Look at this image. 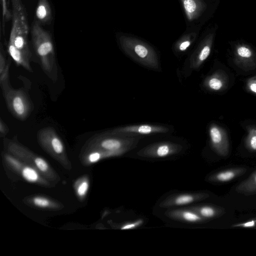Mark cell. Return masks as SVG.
Listing matches in <instances>:
<instances>
[{"mask_svg": "<svg viewBox=\"0 0 256 256\" xmlns=\"http://www.w3.org/2000/svg\"><path fill=\"white\" fill-rule=\"evenodd\" d=\"M12 28L8 44V52L14 62L24 69L31 68V52L28 36V22L22 0H12Z\"/></svg>", "mask_w": 256, "mask_h": 256, "instance_id": "cell-1", "label": "cell"}, {"mask_svg": "<svg viewBox=\"0 0 256 256\" xmlns=\"http://www.w3.org/2000/svg\"><path fill=\"white\" fill-rule=\"evenodd\" d=\"M31 34L33 47L42 70L49 78L56 82L58 77V66L50 34L34 22L32 27Z\"/></svg>", "mask_w": 256, "mask_h": 256, "instance_id": "cell-2", "label": "cell"}, {"mask_svg": "<svg viewBox=\"0 0 256 256\" xmlns=\"http://www.w3.org/2000/svg\"><path fill=\"white\" fill-rule=\"evenodd\" d=\"M122 50L140 64L154 70L159 68L157 54L150 45L133 36L122 34L118 38Z\"/></svg>", "mask_w": 256, "mask_h": 256, "instance_id": "cell-3", "label": "cell"}, {"mask_svg": "<svg viewBox=\"0 0 256 256\" xmlns=\"http://www.w3.org/2000/svg\"><path fill=\"white\" fill-rule=\"evenodd\" d=\"M7 106L12 115L18 120H26L32 111L34 106L28 94L21 89L12 87L2 92Z\"/></svg>", "mask_w": 256, "mask_h": 256, "instance_id": "cell-4", "label": "cell"}, {"mask_svg": "<svg viewBox=\"0 0 256 256\" xmlns=\"http://www.w3.org/2000/svg\"><path fill=\"white\" fill-rule=\"evenodd\" d=\"M209 134L212 146L220 156H226L230 150L228 138L226 130L216 124H212L209 128Z\"/></svg>", "mask_w": 256, "mask_h": 256, "instance_id": "cell-5", "label": "cell"}, {"mask_svg": "<svg viewBox=\"0 0 256 256\" xmlns=\"http://www.w3.org/2000/svg\"><path fill=\"white\" fill-rule=\"evenodd\" d=\"M234 59L242 68L253 69L256 66V54L252 48L246 44L235 46Z\"/></svg>", "mask_w": 256, "mask_h": 256, "instance_id": "cell-6", "label": "cell"}, {"mask_svg": "<svg viewBox=\"0 0 256 256\" xmlns=\"http://www.w3.org/2000/svg\"><path fill=\"white\" fill-rule=\"evenodd\" d=\"M96 144L99 148L106 151L122 152L130 146L134 140L130 138L102 136L98 138Z\"/></svg>", "mask_w": 256, "mask_h": 256, "instance_id": "cell-7", "label": "cell"}, {"mask_svg": "<svg viewBox=\"0 0 256 256\" xmlns=\"http://www.w3.org/2000/svg\"><path fill=\"white\" fill-rule=\"evenodd\" d=\"M169 130L168 128L162 126L150 124L128 126L120 127L113 130L112 134H150L165 133Z\"/></svg>", "mask_w": 256, "mask_h": 256, "instance_id": "cell-8", "label": "cell"}, {"mask_svg": "<svg viewBox=\"0 0 256 256\" xmlns=\"http://www.w3.org/2000/svg\"><path fill=\"white\" fill-rule=\"evenodd\" d=\"M214 32L208 34L201 41L192 56L191 64L194 68H198L207 59L211 52Z\"/></svg>", "mask_w": 256, "mask_h": 256, "instance_id": "cell-9", "label": "cell"}, {"mask_svg": "<svg viewBox=\"0 0 256 256\" xmlns=\"http://www.w3.org/2000/svg\"><path fill=\"white\" fill-rule=\"evenodd\" d=\"M188 20L192 22L198 18L206 9L203 0H180Z\"/></svg>", "mask_w": 256, "mask_h": 256, "instance_id": "cell-10", "label": "cell"}, {"mask_svg": "<svg viewBox=\"0 0 256 256\" xmlns=\"http://www.w3.org/2000/svg\"><path fill=\"white\" fill-rule=\"evenodd\" d=\"M247 169L244 167H236L220 171L210 176L209 180L216 182H226L244 174Z\"/></svg>", "mask_w": 256, "mask_h": 256, "instance_id": "cell-11", "label": "cell"}, {"mask_svg": "<svg viewBox=\"0 0 256 256\" xmlns=\"http://www.w3.org/2000/svg\"><path fill=\"white\" fill-rule=\"evenodd\" d=\"M35 22L40 24H48L52 20V10L48 0H38Z\"/></svg>", "mask_w": 256, "mask_h": 256, "instance_id": "cell-12", "label": "cell"}, {"mask_svg": "<svg viewBox=\"0 0 256 256\" xmlns=\"http://www.w3.org/2000/svg\"><path fill=\"white\" fill-rule=\"evenodd\" d=\"M178 146L169 142H162L153 144L146 148L144 152L149 155L158 157L167 156L176 152Z\"/></svg>", "mask_w": 256, "mask_h": 256, "instance_id": "cell-13", "label": "cell"}, {"mask_svg": "<svg viewBox=\"0 0 256 256\" xmlns=\"http://www.w3.org/2000/svg\"><path fill=\"white\" fill-rule=\"evenodd\" d=\"M228 83V78L224 72L218 71L206 78L205 86L210 90L219 91L225 88Z\"/></svg>", "mask_w": 256, "mask_h": 256, "instance_id": "cell-14", "label": "cell"}, {"mask_svg": "<svg viewBox=\"0 0 256 256\" xmlns=\"http://www.w3.org/2000/svg\"><path fill=\"white\" fill-rule=\"evenodd\" d=\"M192 210L196 212L205 219L216 218L222 216L226 213L223 208L210 205L194 207Z\"/></svg>", "mask_w": 256, "mask_h": 256, "instance_id": "cell-15", "label": "cell"}, {"mask_svg": "<svg viewBox=\"0 0 256 256\" xmlns=\"http://www.w3.org/2000/svg\"><path fill=\"white\" fill-rule=\"evenodd\" d=\"M237 192L246 195L256 194V170L236 188Z\"/></svg>", "mask_w": 256, "mask_h": 256, "instance_id": "cell-16", "label": "cell"}, {"mask_svg": "<svg viewBox=\"0 0 256 256\" xmlns=\"http://www.w3.org/2000/svg\"><path fill=\"white\" fill-rule=\"evenodd\" d=\"M170 212L171 217L188 222H201L206 220L192 210H176Z\"/></svg>", "mask_w": 256, "mask_h": 256, "instance_id": "cell-17", "label": "cell"}, {"mask_svg": "<svg viewBox=\"0 0 256 256\" xmlns=\"http://www.w3.org/2000/svg\"><path fill=\"white\" fill-rule=\"evenodd\" d=\"M208 197L207 194H200L196 195L184 194L179 195L174 198L170 200L168 205L182 206L190 204L195 200L204 199Z\"/></svg>", "mask_w": 256, "mask_h": 256, "instance_id": "cell-18", "label": "cell"}, {"mask_svg": "<svg viewBox=\"0 0 256 256\" xmlns=\"http://www.w3.org/2000/svg\"><path fill=\"white\" fill-rule=\"evenodd\" d=\"M196 37V34L194 32L184 35L176 42V49L180 52L186 50L194 41Z\"/></svg>", "mask_w": 256, "mask_h": 256, "instance_id": "cell-19", "label": "cell"}, {"mask_svg": "<svg viewBox=\"0 0 256 256\" xmlns=\"http://www.w3.org/2000/svg\"><path fill=\"white\" fill-rule=\"evenodd\" d=\"M248 134L245 140L246 148L252 152H256V126H250L247 128Z\"/></svg>", "mask_w": 256, "mask_h": 256, "instance_id": "cell-20", "label": "cell"}, {"mask_svg": "<svg viewBox=\"0 0 256 256\" xmlns=\"http://www.w3.org/2000/svg\"><path fill=\"white\" fill-rule=\"evenodd\" d=\"M10 63V59H8L6 68L0 72V85L2 92L11 87L9 81V71Z\"/></svg>", "mask_w": 256, "mask_h": 256, "instance_id": "cell-21", "label": "cell"}, {"mask_svg": "<svg viewBox=\"0 0 256 256\" xmlns=\"http://www.w3.org/2000/svg\"><path fill=\"white\" fill-rule=\"evenodd\" d=\"M2 8V28L4 32L6 22L12 18V13L8 8V0H1Z\"/></svg>", "mask_w": 256, "mask_h": 256, "instance_id": "cell-22", "label": "cell"}, {"mask_svg": "<svg viewBox=\"0 0 256 256\" xmlns=\"http://www.w3.org/2000/svg\"><path fill=\"white\" fill-rule=\"evenodd\" d=\"M22 174L26 180L30 182L36 181L38 178L36 171L30 167H25L22 170Z\"/></svg>", "mask_w": 256, "mask_h": 256, "instance_id": "cell-23", "label": "cell"}, {"mask_svg": "<svg viewBox=\"0 0 256 256\" xmlns=\"http://www.w3.org/2000/svg\"><path fill=\"white\" fill-rule=\"evenodd\" d=\"M232 228H253L256 227V218L250 220L246 222L235 224Z\"/></svg>", "mask_w": 256, "mask_h": 256, "instance_id": "cell-24", "label": "cell"}, {"mask_svg": "<svg viewBox=\"0 0 256 256\" xmlns=\"http://www.w3.org/2000/svg\"><path fill=\"white\" fill-rule=\"evenodd\" d=\"M6 58L4 51L3 48L2 44L1 43L0 48V72L3 71L7 65L8 61L6 60Z\"/></svg>", "mask_w": 256, "mask_h": 256, "instance_id": "cell-25", "label": "cell"}, {"mask_svg": "<svg viewBox=\"0 0 256 256\" xmlns=\"http://www.w3.org/2000/svg\"><path fill=\"white\" fill-rule=\"evenodd\" d=\"M246 87L249 91L256 94V76L250 78L248 80Z\"/></svg>", "mask_w": 256, "mask_h": 256, "instance_id": "cell-26", "label": "cell"}, {"mask_svg": "<svg viewBox=\"0 0 256 256\" xmlns=\"http://www.w3.org/2000/svg\"><path fill=\"white\" fill-rule=\"evenodd\" d=\"M34 162L37 167L42 172L47 170L48 166L46 162L40 158H36L34 159Z\"/></svg>", "mask_w": 256, "mask_h": 256, "instance_id": "cell-27", "label": "cell"}, {"mask_svg": "<svg viewBox=\"0 0 256 256\" xmlns=\"http://www.w3.org/2000/svg\"><path fill=\"white\" fill-rule=\"evenodd\" d=\"M34 204L40 207H46L49 205V201L44 198H36L34 200Z\"/></svg>", "mask_w": 256, "mask_h": 256, "instance_id": "cell-28", "label": "cell"}, {"mask_svg": "<svg viewBox=\"0 0 256 256\" xmlns=\"http://www.w3.org/2000/svg\"><path fill=\"white\" fill-rule=\"evenodd\" d=\"M9 132V128L6 122L0 118V136L2 137L8 134Z\"/></svg>", "mask_w": 256, "mask_h": 256, "instance_id": "cell-29", "label": "cell"}, {"mask_svg": "<svg viewBox=\"0 0 256 256\" xmlns=\"http://www.w3.org/2000/svg\"><path fill=\"white\" fill-rule=\"evenodd\" d=\"M88 184L86 182H82L78 189V193L79 196H83L88 190Z\"/></svg>", "mask_w": 256, "mask_h": 256, "instance_id": "cell-30", "label": "cell"}, {"mask_svg": "<svg viewBox=\"0 0 256 256\" xmlns=\"http://www.w3.org/2000/svg\"><path fill=\"white\" fill-rule=\"evenodd\" d=\"M101 158V153L98 152H94L90 153L88 156V160L91 162H98Z\"/></svg>", "mask_w": 256, "mask_h": 256, "instance_id": "cell-31", "label": "cell"}, {"mask_svg": "<svg viewBox=\"0 0 256 256\" xmlns=\"http://www.w3.org/2000/svg\"><path fill=\"white\" fill-rule=\"evenodd\" d=\"M142 223V220H138L134 222L126 224L123 226L122 228V230H130L135 228Z\"/></svg>", "mask_w": 256, "mask_h": 256, "instance_id": "cell-32", "label": "cell"}]
</instances>
